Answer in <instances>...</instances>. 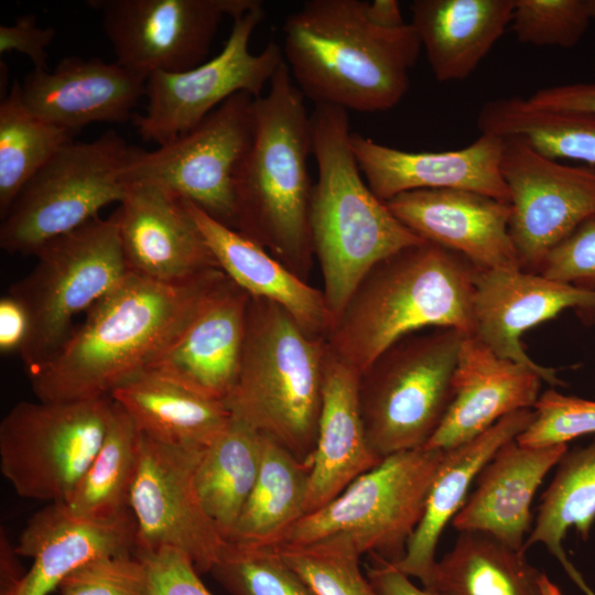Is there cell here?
Masks as SVG:
<instances>
[{
    "label": "cell",
    "mask_w": 595,
    "mask_h": 595,
    "mask_svg": "<svg viewBox=\"0 0 595 595\" xmlns=\"http://www.w3.org/2000/svg\"><path fill=\"white\" fill-rule=\"evenodd\" d=\"M443 453L420 447L385 457L274 544L375 554L398 564L421 521Z\"/></svg>",
    "instance_id": "52a82bcc"
},
{
    "label": "cell",
    "mask_w": 595,
    "mask_h": 595,
    "mask_svg": "<svg viewBox=\"0 0 595 595\" xmlns=\"http://www.w3.org/2000/svg\"><path fill=\"white\" fill-rule=\"evenodd\" d=\"M591 21L587 0H515L510 28L524 44L572 47Z\"/></svg>",
    "instance_id": "ab89813d"
},
{
    "label": "cell",
    "mask_w": 595,
    "mask_h": 595,
    "mask_svg": "<svg viewBox=\"0 0 595 595\" xmlns=\"http://www.w3.org/2000/svg\"><path fill=\"white\" fill-rule=\"evenodd\" d=\"M539 595H563L561 589L554 584L545 573L541 574L539 583Z\"/></svg>",
    "instance_id": "816d5d0a"
},
{
    "label": "cell",
    "mask_w": 595,
    "mask_h": 595,
    "mask_svg": "<svg viewBox=\"0 0 595 595\" xmlns=\"http://www.w3.org/2000/svg\"><path fill=\"white\" fill-rule=\"evenodd\" d=\"M29 334V317L24 306L10 294L0 300V351L20 353Z\"/></svg>",
    "instance_id": "c3c4849f"
},
{
    "label": "cell",
    "mask_w": 595,
    "mask_h": 595,
    "mask_svg": "<svg viewBox=\"0 0 595 595\" xmlns=\"http://www.w3.org/2000/svg\"><path fill=\"white\" fill-rule=\"evenodd\" d=\"M412 232L478 270L521 269L509 234L510 205L465 190H416L386 202Z\"/></svg>",
    "instance_id": "ffe728a7"
},
{
    "label": "cell",
    "mask_w": 595,
    "mask_h": 595,
    "mask_svg": "<svg viewBox=\"0 0 595 595\" xmlns=\"http://www.w3.org/2000/svg\"><path fill=\"white\" fill-rule=\"evenodd\" d=\"M541 375L501 357L474 335L463 338L453 376V399L424 447L448 450L493 426L500 419L533 409Z\"/></svg>",
    "instance_id": "603a6c76"
},
{
    "label": "cell",
    "mask_w": 595,
    "mask_h": 595,
    "mask_svg": "<svg viewBox=\"0 0 595 595\" xmlns=\"http://www.w3.org/2000/svg\"><path fill=\"white\" fill-rule=\"evenodd\" d=\"M60 595H151L150 575L137 555H109L87 562L57 586Z\"/></svg>",
    "instance_id": "b9f144b4"
},
{
    "label": "cell",
    "mask_w": 595,
    "mask_h": 595,
    "mask_svg": "<svg viewBox=\"0 0 595 595\" xmlns=\"http://www.w3.org/2000/svg\"><path fill=\"white\" fill-rule=\"evenodd\" d=\"M310 117L312 154L317 164L310 228L334 324L378 262L424 240L368 186L351 149L348 111L315 105Z\"/></svg>",
    "instance_id": "5b68a950"
},
{
    "label": "cell",
    "mask_w": 595,
    "mask_h": 595,
    "mask_svg": "<svg viewBox=\"0 0 595 595\" xmlns=\"http://www.w3.org/2000/svg\"><path fill=\"white\" fill-rule=\"evenodd\" d=\"M283 61L255 98V137L236 180L237 229L306 281L314 250L311 117Z\"/></svg>",
    "instance_id": "277c9868"
},
{
    "label": "cell",
    "mask_w": 595,
    "mask_h": 595,
    "mask_svg": "<svg viewBox=\"0 0 595 595\" xmlns=\"http://www.w3.org/2000/svg\"><path fill=\"white\" fill-rule=\"evenodd\" d=\"M533 411L532 422L516 439L521 445L567 444L578 436L595 433V401L548 389L540 394Z\"/></svg>",
    "instance_id": "60d3db41"
},
{
    "label": "cell",
    "mask_w": 595,
    "mask_h": 595,
    "mask_svg": "<svg viewBox=\"0 0 595 595\" xmlns=\"http://www.w3.org/2000/svg\"><path fill=\"white\" fill-rule=\"evenodd\" d=\"M129 507L137 524L136 552L173 548L198 573L212 571L226 540L199 500L195 475L205 448L170 445L142 433Z\"/></svg>",
    "instance_id": "5bb4252c"
},
{
    "label": "cell",
    "mask_w": 595,
    "mask_h": 595,
    "mask_svg": "<svg viewBox=\"0 0 595 595\" xmlns=\"http://www.w3.org/2000/svg\"><path fill=\"white\" fill-rule=\"evenodd\" d=\"M326 338L305 333L280 305L251 298L231 416L310 465L323 400Z\"/></svg>",
    "instance_id": "8992f818"
},
{
    "label": "cell",
    "mask_w": 595,
    "mask_h": 595,
    "mask_svg": "<svg viewBox=\"0 0 595 595\" xmlns=\"http://www.w3.org/2000/svg\"><path fill=\"white\" fill-rule=\"evenodd\" d=\"M264 17L259 1L232 19L230 34L215 57L185 72L152 73L147 79L145 112L133 116L141 138L163 145L191 131L231 96H262L284 61L282 47L274 41L260 53L249 50L250 39Z\"/></svg>",
    "instance_id": "4fadbf2b"
},
{
    "label": "cell",
    "mask_w": 595,
    "mask_h": 595,
    "mask_svg": "<svg viewBox=\"0 0 595 595\" xmlns=\"http://www.w3.org/2000/svg\"><path fill=\"white\" fill-rule=\"evenodd\" d=\"M533 418V409L513 412L476 437L444 451L421 521L404 556L393 564L399 571L418 578L422 586L428 583L436 562L435 550L441 534L466 502L469 487L493 455L516 440Z\"/></svg>",
    "instance_id": "83f0119b"
},
{
    "label": "cell",
    "mask_w": 595,
    "mask_h": 595,
    "mask_svg": "<svg viewBox=\"0 0 595 595\" xmlns=\"http://www.w3.org/2000/svg\"><path fill=\"white\" fill-rule=\"evenodd\" d=\"M358 379L359 372L329 350L316 443L310 462L305 515L327 505L382 461L366 437Z\"/></svg>",
    "instance_id": "484cf974"
},
{
    "label": "cell",
    "mask_w": 595,
    "mask_h": 595,
    "mask_svg": "<svg viewBox=\"0 0 595 595\" xmlns=\"http://www.w3.org/2000/svg\"><path fill=\"white\" fill-rule=\"evenodd\" d=\"M538 273L577 288L595 290V213L548 252Z\"/></svg>",
    "instance_id": "7bdbcfd3"
},
{
    "label": "cell",
    "mask_w": 595,
    "mask_h": 595,
    "mask_svg": "<svg viewBox=\"0 0 595 595\" xmlns=\"http://www.w3.org/2000/svg\"><path fill=\"white\" fill-rule=\"evenodd\" d=\"M477 268L462 255L423 241L378 262L334 322L327 344L364 371L399 339L425 328L474 334Z\"/></svg>",
    "instance_id": "3957f363"
},
{
    "label": "cell",
    "mask_w": 595,
    "mask_h": 595,
    "mask_svg": "<svg viewBox=\"0 0 595 595\" xmlns=\"http://www.w3.org/2000/svg\"><path fill=\"white\" fill-rule=\"evenodd\" d=\"M350 144L368 186L382 202L416 190H465L509 204L501 174L505 140L480 133L451 151L409 152L353 132Z\"/></svg>",
    "instance_id": "d6986e66"
},
{
    "label": "cell",
    "mask_w": 595,
    "mask_h": 595,
    "mask_svg": "<svg viewBox=\"0 0 595 595\" xmlns=\"http://www.w3.org/2000/svg\"><path fill=\"white\" fill-rule=\"evenodd\" d=\"M255 97L238 93L195 128L153 151L136 148L125 182L159 183L237 229L236 180L255 137Z\"/></svg>",
    "instance_id": "7c38bea8"
},
{
    "label": "cell",
    "mask_w": 595,
    "mask_h": 595,
    "mask_svg": "<svg viewBox=\"0 0 595 595\" xmlns=\"http://www.w3.org/2000/svg\"><path fill=\"white\" fill-rule=\"evenodd\" d=\"M249 302L228 278L144 370L224 401L238 378Z\"/></svg>",
    "instance_id": "7402d4cb"
},
{
    "label": "cell",
    "mask_w": 595,
    "mask_h": 595,
    "mask_svg": "<svg viewBox=\"0 0 595 595\" xmlns=\"http://www.w3.org/2000/svg\"><path fill=\"white\" fill-rule=\"evenodd\" d=\"M515 0H414L412 21L434 77L467 78L510 25Z\"/></svg>",
    "instance_id": "f1b7e54d"
},
{
    "label": "cell",
    "mask_w": 595,
    "mask_h": 595,
    "mask_svg": "<svg viewBox=\"0 0 595 595\" xmlns=\"http://www.w3.org/2000/svg\"><path fill=\"white\" fill-rule=\"evenodd\" d=\"M110 397L20 401L0 422V470L23 498L66 502L95 458Z\"/></svg>",
    "instance_id": "8fae6325"
},
{
    "label": "cell",
    "mask_w": 595,
    "mask_h": 595,
    "mask_svg": "<svg viewBox=\"0 0 595 595\" xmlns=\"http://www.w3.org/2000/svg\"><path fill=\"white\" fill-rule=\"evenodd\" d=\"M367 13L374 23L382 28L396 29L407 24L397 0L367 1Z\"/></svg>",
    "instance_id": "f907efd6"
},
{
    "label": "cell",
    "mask_w": 595,
    "mask_h": 595,
    "mask_svg": "<svg viewBox=\"0 0 595 595\" xmlns=\"http://www.w3.org/2000/svg\"><path fill=\"white\" fill-rule=\"evenodd\" d=\"M366 575L380 595H443L423 586H416L411 577L375 554L369 555Z\"/></svg>",
    "instance_id": "7dc6e473"
},
{
    "label": "cell",
    "mask_w": 595,
    "mask_h": 595,
    "mask_svg": "<svg viewBox=\"0 0 595 595\" xmlns=\"http://www.w3.org/2000/svg\"><path fill=\"white\" fill-rule=\"evenodd\" d=\"M260 0H93L116 61L149 77L202 63L224 17L232 19Z\"/></svg>",
    "instance_id": "9a60e30c"
},
{
    "label": "cell",
    "mask_w": 595,
    "mask_h": 595,
    "mask_svg": "<svg viewBox=\"0 0 595 595\" xmlns=\"http://www.w3.org/2000/svg\"><path fill=\"white\" fill-rule=\"evenodd\" d=\"M20 555L8 536L1 529L0 533V595H10L21 583L26 571L19 562Z\"/></svg>",
    "instance_id": "681fc988"
},
{
    "label": "cell",
    "mask_w": 595,
    "mask_h": 595,
    "mask_svg": "<svg viewBox=\"0 0 595 595\" xmlns=\"http://www.w3.org/2000/svg\"><path fill=\"white\" fill-rule=\"evenodd\" d=\"M137 524L131 510L107 519L74 516L65 502H51L36 511L19 536L15 550L32 560L10 595H48L73 571L109 555H132Z\"/></svg>",
    "instance_id": "cb8c5ba5"
},
{
    "label": "cell",
    "mask_w": 595,
    "mask_h": 595,
    "mask_svg": "<svg viewBox=\"0 0 595 595\" xmlns=\"http://www.w3.org/2000/svg\"><path fill=\"white\" fill-rule=\"evenodd\" d=\"M310 465L263 434L253 489L226 541L274 544L305 515Z\"/></svg>",
    "instance_id": "d6a6232c"
},
{
    "label": "cell",
    "mask_w": 595,
    "mask_h": 595,
    "mask_svg": "<svg viewBox=\"0 0 595 595\" xmlns=\"http://www.w3.org/2000/svg\"><path fill=\"white\" fill-rule=\"evenodd\" d=\"M136 554L148 567L151 595H213L185 553L173 548H162Z\"/></svg>",
    "instance_id": "ee69618b"
},
{
    "label": "cell",
    "mask_w": 595,
    "mask_h": 595,
    "mask_svg": "<svg viewBox=\"0 0 595 595\" xmlns=\"http://www.w3.org/2000/svg\"><path fill=\"white\" fill-rule=\"evenodd\" d=\"M55 34L54 28L37 26L34 14L20 15L12 25L0 26V53H22L31 60L35 69H48L45 48Z\"/></svg>",
    "instance_id": "f6af8a7d"
},
{
    "label": "cell",
    "mask_w": 595,
    "mask_h": 595,
    "mask_svg": "<svg viewBox=\"0 0 595 595\" xmlns=\"http://www.w3.org/2000/svg\"><path fill=\"white\" fill-rule=\"evenodd\" d=\"M110 398L140 433L170 445L206 448L231 421L224 401L151 370L119 385Z\"/></svg>",
    "instance_id": "f546056e"
},
{
    "label": "cell",
    "mask_w": 595,
    "mask_h": 595,
    "mask_svg": "<svg viewBox=\"0 0 595 595\" xmlns=\"http://www.w3.org/2000/svg\"><path fill=\"white\" fill-rule=\"evenodd\" d=\"M555 466L522 551L543 544L585 595H595L563 548L570 528L574 527L586 540L595 520V441L584 447L567 448Z\"/></svg>",
    "instance_id": "1f68e13d"
},
{
    "label": "cell",
    "mask_w": 595,
    "mask_h": 595,
    "mask_svg": "<svg viewBox=\"0 0 595 595\" xmlns=\"http://www.w3.org/2000/svg\"><path fill=\"white\" fill-rule=\"evenodd\" d=\"M567 444L502 445L476 478V489L452 520L458 531L487 533L521 552L532 529L531 504L544 476ZM524 553V552H523Z\"/></svg>",
    "instance_id": "d4e9b609"
},
{
    "label": "cell",
    "mask_w": 595,
    "mask_h": 595,
    "mask_svg": "<svg viewBox=\"0 0 595 595\" xmlns=\"http://www.w3.org/2000/svg\"><path fill=\"white\" fill-rule=\"evenodd\" d=\"M186 205L219 268L235 284L251 298L283 307L309 335L327 338L333 317L322 290L310 285L256 241L188 201Z\"/></svg>",
    "instance_id": "4316f807"
},
{
    "label": "cell",
    "mask_w": 595,
    "mask_h": 595,
    "mask_svg": "<svg viewBox=\"0 0 595 595\" xmlns=\"http://www.w3.org/2000/svg\"><path fill=\"white\" fill-rule=\"evenodd\" d=\"M141 434L129 414L112 401L104 441L69 499L68 510L84 519H107L130 510Z\"/></svg>",
    "instance_id": "d590c367"
},
{
    "label": "cell",
    "mask_w": 595,
    "mask_h": 595,
    "mask_svg": "<svg viewBox=\"0 0 595 595\" xmlns=\"http://www.w3.org/2000/svg\"><path fill=\"white\" fill-rule=\"evenodd\" d=\"M73 133L33 115L24 105L15 80L0 101V217L34 174Z\"/></svg>",
    "instance_id": "8d00e7d4"
},
{
    "label": "cell",
    "mask_w": 595,
    "mask_h": 595,
    "mask_svg": "<svg viewBox=\"0 0 595 595\" xmlns=\"http://www.w3.org/2000/svg\"><path fill=\"white\" fill-rule=\"evenodd\" d=\"M148 77L117 62L66 56L54 69L31 71L21 98L40 119L72 133L94 122L122 123L145 97Z\"/></svg>",
    "instance_id": "44dd1931"
},
{
    "label": "cell",
    "mask_w": 595,
    "mask_h": 595,
    "mask_svg": "<svg viewBox=\"0 0 595 595\" xmlns=\"http://www.w3.org/2000/svg\"><path fill=\"white\" fill-rule=\"evenodd\" d=\"M465 336L453 328L408 335L359 374L360 414L378 457L424 447L434 435L453 399Z\"/></svg>",
    "instance_id": "9c48e42d"
},
{
    "label": "cell",
    "mask_w": 595,
    "mask_h": 595,
    "mask_svg": "<svg viewBox=\"0 0 595 595\" xmlns=\"http://www.w3.org/2000/svg\"><path fill=\"white\" fill-rule=\"evenodd\" d=\"M270 545L315 595H380L355 553L325 547Z\"/></svg>",
    "instance_id": "f35d334b"
},
{
    "label": "cell",
    "mask_w": 595,
    "mask_h": 595,
    "mask_svg": "<svg viewBox=\"0 0 595 595\" xmlns=\"http://www.w3.org/2000/svg\"><path fill=\"white\" fill-rule=\"evenodd\" d=\"M477 127L480 133L518 138L554 160L595 165V113L545 109L515 96L486 102Z\"/></svg>",
    "instance_id": "e575fe53"
},
{
    "label": "cell",
    "mask_w": 595,
    "mask_h": 595,
    "mask_svg": "<svg viewBox=\"0 0 595 595\" xmlns=\"http://www.w3.org/2000/svg\"><path fill=\"white\" fill-rule=\"evenodd\" d=\"M227 279L221 269L177 283L130 272L86 312L61 350L29 375L37 400L110 397L151 364Z\"/></svg>",
    "instance_id": "6da1fadb"
},
{
    "label": "cell",
    "mask_w": 595,
    "mask_h": 595,
    "mask_svg": "<svg viewBox=\"0 0 595 595\" xmlns=\"http://www.w3.org/2000/svg\"><path fill=\"white\" fill-rule=\"evenodd\" d=\"M421 42L411 23H374L363 0H307L283 23V58L304 97L358 112L396 107Z\"/></svg>",
    "instance_id": "7a4b0ae2"
},
{
    "label": "cell",
    "mask_w": 595,
    "mask_h": 595,
    "mask_svg": "<svg viewBox=\"0 0 595 595\" xmlns=\"http://www.w3.org/2000/svg\"><path fill=\"white\" fill-rule=\"evenodd\" d=\"M32 271L10 286L25 309L28 338L20 357L28 375L50 361L87 312L130 273L115 212L43 245Z\"/></svg>",
    "instance_id": "ba28073f"
},
{
    "label": "cell",
    "mask_w": 595,
    "mask_h": 595,
    "mask_svg": "<svg viewBox=\"0 0 595 595\" xmlns=\"http://www.w3.org/2000/svg\"><path fill=\"white\" fill-rule=\"evenodd\" d=\"M528 99L545 109L595 113V83L558 85L538 90Z\"/></svg>",
    "instance_id": "bcb514c9"
},
{
    "label": "cell",
    "mask_w": 595,
    "mask_h": 595,
    "mask_svg": "<svg viewBox=\"0 0 595 595\" xmlns=\"http://www.w3.org/2000/svg\"><path fill=\"white\" fill-rule=\"evenodd\" d=\"M542 572L524 553L478 531H462L423 587L443 595H539Z\"/></svg>",
    "instance_id": "4dcf8cb0"
},
{
    "label": "cell",
    "mask_w": 595,
    "mask_h": 595,
    "mask_svg": "<svg viewBox=\"0 0 595 595\" xmlns=\"http://www.w3.org/2000/svg\"><path fill=\"white\" fill-rule=\"evenodd\" d=\"M115 214L130 272L177 283L220 269L186 201L167 187L128 183Z\"/></svg>",
    "instance_id": "e0dca14e"
},
{
    "label": "cell",
    "mask_w": 595,
    "mask_h": 595,
    "mask_svg": "<svg viewBox=\"0 0 595 595\" xmlns=\"http://www.w3.org/2000/svg\"><path fill=\"white\" fill-rule=\"evenodd\" d=\"M591 20H595V0H587Z\"/></svg>",
    "instance_id": "f5cc1de1"
},
{
    "label": "cell",
    "mask_w": 595,
    "mask_h": 595,
    "mask_svg": "<svg viewBox=\"0 0 595 595\" xmlns=\"http://www.w3.org/2000/svg\"><path fill=\"white\" fill-rule=\"evenodd\" d=\"M136 147L108 130L89 142L63 145L21 190L0 226V247L33 255L46 242L121 202L125 169Z\"/></svg>",
    "instance_id": "30bf717a"
},
{
    "label": "cell",
    "mask_w": 595,
    "mask_h": 595,
    "mask_svg": "<svg viewBox=\"0 0 595 595\" xmlns=\"http://www.w3.org/2000/svg\"><path fill=\"white\" fill-rule=\"evenodd\" d=\"M504 140L509 234L521 270L538 273L548 252L595 213V169L561 163L518 138Z\"/></svg>",
    "instance_id": "2e32d148"
},
{
    "label": "cell",
    "mask_w": 595,
    "mask_h": 595,
    "mask_svg": "<svg viewBox=\"0 0 595 595\" xmlns=\"http://www.w3.org/2000/svg\"><path fill=\"white\" fill-rule=\"evenodd\" d=\"M567 309L595 313V290L521 269L476 272L473 335L497 355L537 370L553 387L563 385L556 370L533 361L521 345V336Z\"/></svg>",
    "instance_id": "ac0fdd59"
},
{
    "label": "cell",
    "mask_w": 595,
    "mask_h": 595,
    "mask_svg": "<svg viewBox=\"0 0 595 595\" xmlns=\"http://www.w3.org/2000/svg\"><path fill=\"white\" fill-rule=\"evenodd\" d=\"M263 434L231 416L226 430L204 450L195 475L202 506L228 539L256 484Z\"/></svg>",
    "instance_id": "836d02e7"
},
{
    "label": "cell",
    "mask_w": 595,
    "mask_h": 595,
    "mask_svg": "<svg viewBox=\"0 0 595 595\" xmlns=\"http://www.w3.org/2000/svg\"><path fill=\"white\" fill-rule=\"evenodd\" d=\"M210 573L231 595H315L271 545L226 541Z\"/></svg>",
    "instance_id": "74e56055"
}]
</instances>
